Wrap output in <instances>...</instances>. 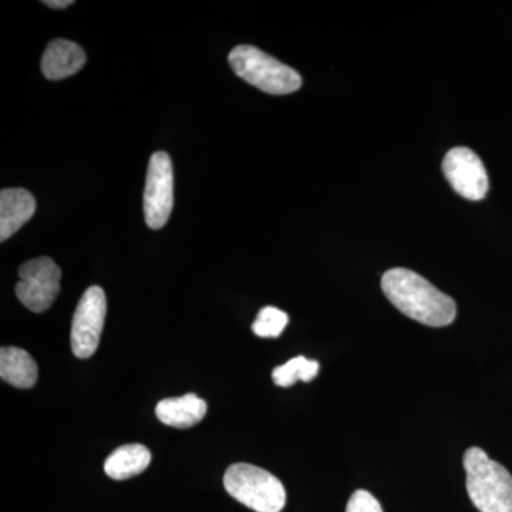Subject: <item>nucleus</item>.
Wrapping results in <instances>:
<instances>
[{
	"label": "nucleus",
	"instance_id": "obj_1",
	"mask_svg": "<svg viewBox=\"0 0 512 512\" xmlns=\"http://www.w3.org/2000/svg\"><path fill=\"white\" fill-rule=\"evenodd\" d=\"M382 289L403 315L423 325L443 328L456 319V302L410 269H389L383 275Z\"/></svg>",
	"mask_w": 512,
	"mask_h": 512
},
{
	"label": "nucleus",
	"instance_id": "obj_2",
	"mask_svg": "<svg viewBox=\"0 0 512 512\" xmlns=\"http://www.w3.org/2000/svg\"><path fill=\"white\" fill-rule=\"evenodd\" d=\"M467 493L480 512H512V476L484 450L468 448L464 454Z\"/></svg>",
	"mask_w": 512,
	"mask_h": 512
},
{
	"label": "nucleus",
	"instance_id": "obj_3",
	"mask_svg": "<svg viewBox=\"0 0 512 512\" xmlns=\"http://www.w3.org/2000/svg\"><path fill=\"white\" fill-rule=\"evenodd\" d=\"M228 60L238 77L262 92L291 94L301 89V74L258 47L237 46L229 53Z\"/></svg>",
	"mask_w": 512,
	"mask_h": 512
},
{
	"label": "nucleus",
	"instance_id": "obj_4",
	"mask_svg": "<svg viewBox=\"0 0 512 512\" xmlns=\"http://www.w3.org/2000/svg\"><path fill=\"white\" fill-rule=\"evenodd\" d=\"M232 498L256 512H281L286 504L284 484L271 473L247 463L234 464L224 476Z\"/></svg>",
	"mask_w": 512,
	"mask_h": 512
},
{
	"label": "nucleus",
	"instance_id": "obj_5",
	"mask_svg": "<svg viewBox=\"0 0 512 512\" xmlns=\"http://www.w3.org/2000/svg\"><path fill=\"white\" fill-rule=\"evenodd\" d=\"M20 282L16 285L19 301L35 313L46 312L60 292L62 269L47 256L32 259L20 266Z\"/></svg>",
	"mask_w": 512,
	"mask_h": 512
},
{
	"label": "nucleus",
	"instance_id": "obj_6",
	"mask_svg": "<svg viewBox=\"0 0 512 512\" xmlns=\"http://www.w3.org/2000/svg\"><path fill=\"white\" fill-rule=\"evenodd\" d=\"M106 293L100 286H90L83 293L72 322V350L79 359H89L99 348L104 320H106Z\"/></svg>",
	"mask_w": 512,
	"mask_h": 512
},
{
	"label": "nucleus",
	"instance_id": "obj_7",
	"mask_svg": "<svg viewBox=\"0 0 512 512\" xmlns=\"http://www.w3.org/2000/svg\"><path fill=\"white\" fill-rule=\"evenodd\" d=\"M174 205L173 163L164 151L154 153L148 164L144 215L151 229H160L170 220Z\"/></svg>",
	"mask_w": 512,
	"mask_h": 512
},
{
	"label": "nucleus",
	"instance_id": "obj_8",
	"mask_svg": "<svg viewBox=\"0 0 512 512\" xmlns=\"http://www.w3.org/2000/svg\"><path fill=\"white\" fill-rule=\"evenodd\" d=\"M443 173L457 194L470 201L483 200L487 195L488 175L483 161L474 151L456 147L443 160Z\"/></svg>",
	"mask_w": 512,
	"mask_h": 512
},
{
	"label": "nucleus",
	"instance_id": "obj_9",
	"mask_svg": "<svg viewBox=\"0 0 512 512\" xmlns=\"http://www.w3.org/2000/svg\"><path fill=\"white\" fill-rule=\"evenodd\" d=\"M36 200L23 188H6L0 192V241L12 237L33 217Z\"/></svg>",
	"mask_w": 512,
	"mask_h": 512
},
{
	"label": "nucleus",
	"instance_id": "obj_10",
	"mask_svg": "<svg viewBox=\"0 0 512 512\" xmlns=\"http://www.w3.org/2000/svg\"><path fill=\"white\" fill-rule=\"evenodd\" d=\"M86 64V53L77 43L57 39L46 47L42 70L46 79L62 80L73 76Z\"/></svg>",
	"mask_w": 512,
	"mask_h": 512
},
{
	"label": "nucleus",
	"instance_id": "obj_11",
	"mask_svg": "<svg viewBox=\"0 0 512 512\" xmlns=\"http://www.w3.org/2000/svg\"><path fill=\"white\" fill-rule=\"evenodd\" d=\"M207 410L205 400L197 394L188 393L181 397L161 400L157 404L156 414L158 420L167 426L175 429H190L204 419Z\"/></svg>",
	"mask_w": 512,
	"mask_h": 512
},
{
	"label": "nucleus",
	"instance_id": "obj_12",
	"mask_svg": "<svg viewBox=\"0 0 512 512\" xmlns=\"http://www.w3.org/2000/svg\"><path fill=\"white\" fill-rule=\"evenodd\" d=\"M39 369L33 357L20 348L0 350V377L3 382L18 389H32L37 382Z\"/></svg>",
	"mask_w": 512,
	"mask_h": 512
},
{
	"label": "nucleus",
	"instance_id": "obj_13",
	"mask_svg": "<svg viewBox=\"0 0 512 512\" xmlns=\"http://www.w3.org/2000/svg\"><path fill=\"white\" fill-rule=\"evenodd\" d=\"M151 463L150 450L143 444H127L114 450L104 463V471L113 480L121 481L143 473Z\"/></svg>",
	"mask_w": 512,
	"mask_h": 512
},
{
	"label": "nucleus",
	"instance_id": "obj_14",
	"mask_svg": "<svg viewBox=\"0 0 512 512\" xmlns=\"http://www.w3.org/2000/svg\"><path fill=\"white\" fill-rule=\"evenodd\" d=\"M319 363L316 360H309L303 356H296L286 362L285 365L275 367L272 372V379L276 386L291 387L293 384L302 380V382H311L318 376Z\"/></svg>",
	"mask_w": 512,
	"mask_h": 512
},
{
	"label": "nucleus",
	"instance_id": "obj_15",
	"mask_svg": "<svg viewBox=\"0 0 512 512\" xmlns=\"http://www.w3.org/2000/svg\"><path fill=\"white\" fill-rule=\"evenodd\" d=\"M288 322L289 316L284 311L274 306H266L259 311L252 323V332L259 338H279Z\"/></svg>",
	"mask_w": 512,
	"mask_h": 512
},
{
	"label": "nucleus",
	"instance_id": "obj_16",
	"mask_svg": "<svg viewBox=\"0 0 512 512\" xmlns=\"http://www.w3.org/2000/svg\"><path fill=\"white\" fill-rule=\"evenodd\" d=\"M346 512H383V508L369 491L357 490L350 497Z\"/></svg>",
	"mask_w": 512,
	"mask_h": 512
},
{
	"label": "nucleus",
	"instance_id": "obj_17",
	"mask_svg": "<svg viewBox=\"0 0 512 512\" xmlns=\"http://www.w3.org/2000/svg\"><path fill=\"white\" fill-rule=\"evenodd\" d=\"M43 5L52 9H66L73 5V0H45Z\"/></svg>",
	"mask_w": 512,
	"mask_h": 512
}]
</instances>
